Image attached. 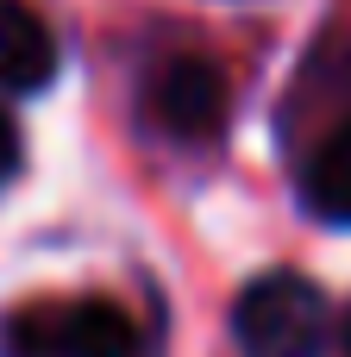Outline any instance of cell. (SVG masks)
<instances>
[{
	"label": "cell",
	"instance_id": "6da1fadb",
	"mask_svg": "<svg viewBox=\"0 0 351 357\" xmlns=\"http://www.w3.org/2000/svg\"><path fill=\"white\" fill-rule=\"evenodd\" d=\"M239 113V82L207 44H163L132 75V126L144 144L201 157L220 151Z\"/></svg>",
	"mask_w": 351,
	"mask_h": 357
},
{
	"label": "cell",
	"instance_id": "7a4b0ae2",
	"mask_svg": "<svg viewBox=\"0 0 351 357\" xmlns=\"http://www.w3.org/2000/svg\"><path fill=\"white\" fill-rule=\"evenodd\" d=\"M0 357H163V320L107 289H38L0 307Z\"/></svg>",
	"mask_w": 351,
	"mask_h": 357
},
{
	"label": "cell",
	"instance_id": "3957f363",
	"mask_svg": "<svg viewBox=\"0 0 351 357\" xmlns=\"http://www.w3.org/2000/svg\"><path fill=\"white\" fill-rule=\"evenodd\" d=\"M226 339L239 357H333L339 307L320 276H308L295 264H270L232 289Z\"/></svg>",
	"mask_w": 351,
	"mask_h": 357
},
{
	"label": "cell",
	"instance_id": "277c9868",
	"mask_svg": "<svg viewBox=\"0 0 351 357\" xmlns=\"http://www.w3.org/2000/svg\"><path fill=\"white\" fill-rule=\"evenodd\" d=\"M289 182H295V207L327 226V232H351V113L333 126H320L308 144L289 151Z\"/></svg>",
	"mask_w": 351,
	"mask_h": 357
},
{
	"label": "cell",
	"instance_id": "5b68a950",
	"mask_svg": "<svg viewBox=\"0 0 351 357\" xmlns=\"http://www.w3.org/2000/svg\"><path fill=\"white\" fill-rule=\"evenodd\" d=\"M63 75V38L31 0H0V100H38Z\"/></svg>",
	"mask_w": 351,
	"mask_h": 357
},
{
	"label": "cell",
	"instance_id": "8992f818",
	"mask_svg": "<svg viewBox=\"0 0 351 357\" xmlns=\"http://www.w3.org/2000/svg\"><path fill=\"white\" fill-rule=\"evenodd\" d=\"M25 157H31V151H25V126H19V113L0 100V201L19 188V176H25Z\"/></svg>",
	"mask_w": 351,
	"mask_h": 357
},
{
	"label": "cell",
	"instance_id": "52a82bcc",
	"mask_svg": "<svg viewBox=\"0 0 351 357\" xmlns=\"http://www.w3.org/2000/svg\"><path fill=\"white\" fill-rule=\"evenodd\" d=\"M333 357H351V307L339 314V345H333Z\"/></svg>",
	"mask_w": 351,
	"mask_h": 357
}]
</instances>
